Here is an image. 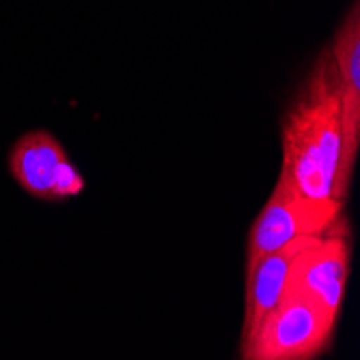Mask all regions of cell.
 <instances>
[{"label":"cell","mask_w":360,"mask_h":360,"mask_svg":"<svg viewBox=\"0 0 360 360\" xmlns=\"http://www.w3.org/2000/svg\"><path fill=\"white\" fill-rule=\"evenodd\" d=\"M281 145V171L311 199H335L343 129L337 70L328 50L317 58L302 91L293 100L283 121Z\"/></svg>","instance_id":"cell-1"},{"label":"cell","mask_w":360,"mask_h":360,"mask_svg":"<svg viewBox=\"0 0 360 360\" xmlns=\"http://www.w3.org/2000/svg\"><path fill=\"white\" fill-rule=\"evenodd\" d=\"M337 315L296 291H283L278 302L242 341L244 360H309L330 343Z\"/></svg>","instance_id":"cell-2"},{"label":"cell","mask_w":360,"mask_h":360,"mask_svg":"<svg viewBox=\"0 0 360 360\" xmlns=\"http://www.w3.org/2000/svg\"><path fill=\"white\" fill-rule=\"evenodd\" d=\"M341 201L311 199L285 171H281L270 199L261 207L250 226L246 266L296 238L326 233L341 218Z\"/></svg>","instance_id":"cell-3"},{"label":"cell","mask_w":360,"mask_h":360,"mask_svg":"<svg viewBox=\"0 0 360 360\" xmlns=\"http://www.w3.org/2000/svg\"><path fill=\"white\" fill-rule=\"evenodd\" d=\"M9 173L24 192L46 203L74 199L84 190L80 171L48 129H30L13 143Z\"/></svg>","instance_id":"cell-4"},{"label":"cell","mask_w":360,"mask_h":360,"mask_svg":"<svg viewBox=\"0 0 360 360\" xmlns=\"http://www.w3.org/2000/svg\"><path fill=\"white\" fill-rule=\"evenodd\" d=\"M349 276V242L339 218L291 261L283 291H296L339 315Z\"/></svg>","instance_id":"cell-5"},{"label":"cell","mask_w":360,"mask_h":360,"mask_svg":"<svg viewBox=\"0 0 360 360\" xmlns=\"http://www.w3.org/2000/svg\"><path fill=\"white\" fill-rule=\"evenodd\" d=\"M339 84L341 100V129H343V147L341 162L335 184V199L345 201L349 190L354 162L360 147V5L354 0L343 24L328 48Z\"/></svg>","instance_id":"cell-6"},{"label":"cell","mask_w":360,"mask_h":360,"mask_svg":"<svg viewBox=\"0 0 360 360\" xmlns=\"http://www.w3.org/2000/svg\"><path fill=\"white\" fill-rule=\"evenodd\" d=\"M315 238L317 236L296 238L289 244L259 257L250 266H246V307H244V323H242V341L252 335L259 321L278 302L287 283L291 261Z\"/></svg>","instance_id":"cell-7"}]
</instances>
